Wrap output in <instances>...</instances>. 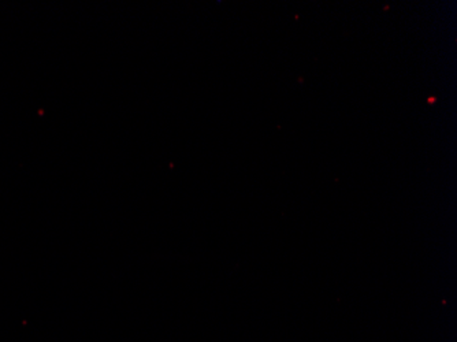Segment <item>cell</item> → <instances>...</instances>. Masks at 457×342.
Here are the masks:
<instances>
[]
</instances>
